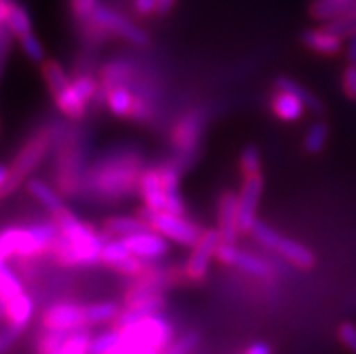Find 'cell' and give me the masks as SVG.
Wrapping results in <instances>:
<instances>
[{"label":"cell","mask_w":356,"mask_h":354,"mask_svg":"<svg viewBox=\"0 0 356 354\" xmlns=\"http://www.w3.org/2000/svg\"><path fill=\"white\" fill-rule=\"evenodd\" d=\"M143 174L141 156L134 150H114L90 166L81 188L98 201H120L140 192Z\"/></svg>","instance_id":"cell-1"},{"label":"cell","mask_w":356,"mask_h":354,"mask_svg":"<svg viewBox=\"0 0 356 354\" xmlns=\"http://www.w3.org/2000/svg\"><path fill=\"white\" fill-rule=\"evenodd\" d=\"M54 223L58 235L54 239L51 253L62 266H92L102 262L105 237L96 234L89 225L80 223L76 216L65 208L56 214Z\"/></svg>","instance_id":"cell-2"},{"label":"cell","mask_w":356,"mask_h":354,"mask_svg":"<svg viewBox=\"0 0 356 354\" xmlns=\"http://www.w3.org/2000/svg\"><path fill=\"white\" fill-rule=\"evenodd\" d=\"M120 329L123 335L122 346L113 354H161L176 340L172 323L159 313Z\"/></svg>","instance_id":"cell-3"},{"label":"cell","mask_w":356,"mask_h":354,"mask_svg":"<svg viewBox=\"0 0 356 354\" xmlns=\"http://www.w3.org/2000/svg\"><path fill=\"white\" fill-rule=\"evenodd\" d=\"M58 235L56 223H42L29 228H8L0 232V250L8 257H29L42 255L51 251L54 239Z\"/></svg>","instance_id":"cell-4"},{"label":"cell","mask_w":356,"mask_h":354,"mask_svg":"<svg viewBox=\"0 0 356 354\" xmlns=\"http://www.w3.org/2000/svg\"><path fill=\"white\" fill-rule=\"evenodd\" d=\"M56 136H58L56 127L47 125L27 139L26 143H24V147L20 148L17 156H15L11 166H9L8 183H6V186L2 188V192H0V198H2V195H8V193H11L13 190H17L27 175L31 174L36 166L40 165L42 159H44V157L47 156V152L51 150V145H53Z\"/></svg>","instance_id":"cell-5"},{"label":"cell","mask_w":356,"mask_h":354,"mask_svg":"<svg viewBox=\"0 0 356 354\" xmlns=\"http://www.w3.org/2000/svg\"><path fill=\"white\" fill-rule=\"evenodd\" d=\"M204 125H207V114L199 108H194L181 118L172 129L170 141L172 147L176 148V157L170 163L179 172H183L194 163L199 143L203 138Z\"/></svg>","instance_id":"cell-6"},{"label":"cell","mask_w":356,"mask_h":354,"mask_svg":"<svg viewBox=\"0 0 356 354\" xmlns=\"http://www.w3.org/2000/svg\"><path fill=\"white\" fill-rule=\"evenodd\" d=\"M141 219L154 232H158L168 241L176 242V244L185 248H194L201 234H203L194 223H190L183 216H177V214H172V211H152L149 208H145L141 211Z\"/></svg>","instance_id":"cell-7"},{"label":"cell","mask_w":356,"mask_h":354,"mask_svg":"<svg viewBox=\"0 0 356 354\" xmlns=\"http://www.w3.org/2000/svg\"><path fill=\"white\" fill-rule=\"evenodd\" d=\"M252 234L253 237L261 242L262 246L277 251L279 255L288 259L289 262L297 266V268L309 269L315 264V255H313L312 251L307 250L304 244H300V242L297 241H291V239L288 237H282L279 232H275V230L271 228V226H268L266 223H262V220H257V223H255Z\"/></svg>","instance_id":"cell-8"},{"label":"cell","mask_w":356,"mask_h":354,"mask_svg":"<svg viewBox=\"0 0 356 354\" xmlns=\"http://www.w3.org/2000/svg\"><path fill=\"white\" fill-rule=\"evenodd\" d=\"M81 161H83L81 145L78 143V139H67L60 147L58 157H56V181L65 195H72L81 188L83 175H86V172L81 170Z\"/></svg>","instance_id":"cell-9"},{"label":"cell","mask_w":356,"mask_h":354,"mask_svg":"<svg viewBox=\"0 0 356 354\" xmlns=\"http://www.w3.org/2000/svg\"><path fill=\"white\" fill-rule=\"evenodd\" d=\"M90 22H95L96 26L104 27L105 31L113 33V35L122 36V38H125V40L132 45L149 44V35H147L141 27L132 24L129 18L123 17L122 13H118L116 9L107 8V6L99 4Z\"/></svg>","instance_id":"cell-10"},{"label":"cell","mask_w":356,"mask_h":354,"mask_svg":"<svg viewBox=\"0 0 356 354\" xmlns=\"http://www.w3.org/2000/svg\"><path fill=\"white\" fill-rule=\"evenodd\" d=\"M219 244H221L219 230H207L201 234L197 244L192 248V253L185 266V277L190 282H203L207 278L210 259L216 257V250Z\"/></svg>","instance_id":"cell-11"},{"label":"cell","mask_w":356,"mask_h":354,"mask_svg":"<svg viewBox=\"0 0 356 354\" xmlns=\"http://www.w3.org/2000/svg\"><path fill=\"white\" fill-rule=\"evenodd\" d=\"M44 329H58V331H76L89 328L86 322V305L74 302H56L42 313Z\"/></svg>","instance_id":"cell-12"},{"label":"cell","mask_w":356,"mask_h":354,"mask_svg":"<svg viewBox=\"0 0 356 354\" xmlns=\"http://www.w3.org/2000/svg\"><path fill=\"white\" fill-rule=\"evenodd\" d=\"M262 188H264V179L262 174L244 175L243 188L239 192V232L241 234H250L257 223V208L261 201Z\"/></svg>","instance_id":"cell-13"},{"label":"cell","mask_w":356,"mask_h":354,"mask_svg":"<svg viewBox=\"0 0 356 354\" xmlns=\"http://www.w3.org/2000/svg\"><path fill=\"white\" fill-rule=\"evenodd\" d=\"M216 259L222 264L235 266V268L243 269L250 275H255V277H270L271 275V266L266 260L253 255V253H248V251L237 250L235 244H230V242L221 241V244L216 250Z\"/></svg>","instance_id":"cell-14"},{"label":"cell","mask_w":356,"mask_h":354,"mask_svg":"<svg viewBox=\"0 0 356 354\" xmlns=\"http://www.w3.org/2000/svg\"><path fill=\"white\" fill-rule=\"evenodd\" d=\"M140 195L145 202V208L152 211H168L167 190L159 174V166L143 170L140 181Z\"/></svg>","instance_id":"cell-15"},{"label":"cell","mask_w":356,"mask_h":354,"mask_svg":"<svg viewBox=\"0 0 356 354\" xmlns=\"http://www.w3.org/2000/svg\"><path fill=\"white\" fill-rule=\"evenodd\" d=\"M123 241L127 242L129 250L132 251V255L140 257L141 260H156L161 259L168 253L167 239L161 234L154 232V230H147L143 234H136L131 237H125Z\"/></svg>","instance_id":"cell-16"},{"label":"cell","mask_w":356,"mask_h":354,"mask_svg":"<svg viewBox=\"0 0 356 354\" xmlns=\"http://www.w3.org/2000/svg\"><path fill=\"white\" fill-rule=\"evenodd\" d=\"M219 234L222 242L235 244L239 232V195L235 192H225L219 199Z\"/></svg>","instance_id":"cell-17"},{"label":"cell","mask_w":356,"mask_h":354,"mask_svg":"<svg viewBox=\"0 0 356 354\" xmlns=\"http://www.w3.org/2000/svg\"><path fill=\"white\" fill-rule=\"evenodd\" d=\"M136 77V67L131 62H123V60H118V62H108L107 65L102 67V86H99L98 96H102V99H107V92L113 87L118 86H131ZM96 96V98H98Z\"/></svg>","instance_id":"cell-18"},{"label":"cell","mask_w":356,"mask_h":354,"mask_svg":"<svg viewBox=\"0 0 356 354\" xmlns=\"http://www.w3.org/2000/svg\"><path fill=\"white\" fill-rule=\"evenodd\" d=\"M302 44L313 53L322 54V56H337L342 51V38L334 33L327 31L325 27L322 29H306L302 33Z\"/></svg>","instance_id":"cell-19"},{"label":"cell","mask_w":356,"mask_h":354,"mask_svg":"<svg viewBox=\"0 0 356 354\" xmlns=\"http://www.w3.org/2000/svg\"><path fill=\"white\" fill-rule=\"evenodd\" d=\"M356 11V0H316L309 8V13L316 20L331 22Z\"/></svg>","instance_id":"cell-20"},{"label":"cell","mask_w":356,"mask_h":354,"mask_svg":"<svg viewBox=\"0 0 356 354\" xmlns=\"http://www.w3.org/2000/svg\"><path fill=\"white\" fill-rule=\"evenodd\" d=\"M271 111L279 120L282 121H297L306 113V105L293 95L284 92V90H275L271 96Z\"/></svg>","instance_id":"cell-21"},{"label":"cell","mask_w":356,"mask_h":354,"mask_svg":"<svg viewBox=\"0 0 356 354\" xmlns=\"http://www.w3.org/2000/svg\"><path fill=\"white\" fill-rule=\"evenodd\" d=\"M33 313H35V305L26 293L18 295L17 298L4 305V314L9 320V325H13L20 331H24L29 325V322L33 320Z\"/></svg>","instance_id":"cell-22"},{"label":"cell","mask_w":356,"mask_h":354,"mask_svg":"<svg viewBox=\"0 0 356 354\" xmlns=\"http://www.w3.org/2000/svg\"><path fill=\"white\" fill-rule=\"evenodd\" d=\"M105 235L108 237L125 239L136 234H143L147 230H152L141 217H111L105 220Z\"/></svg>","instance_id":"cell-23"},{"label":"cell","mask_w":356,"mask_h":354,"mask_svg":"<svg viewBox=\"0 0 356 354\" xmlns=\"http://www.w3.org/2000/svg\"><path fill=\"white\" fill-rule=\"evenodd\" d=\"M27 190H29V193H31L33 198L40 202V204H44L53 216H56V214H60L62 210H65V204H63L62 198H60L58 193L54 192L45 181L35 179V177H33V179L27 181Z\"/></svg>","instance_id":"cell-24"},{"label":"cell","mask_w":356,"mask_h":354,"mask_svg":"<svg viewBox=\"0 0 356 354\" xmlns=\"http://www.w3.org/2000/svg\"><path fill=\"white\" fill-rule=\"evenodd\" d=\"M275 89L277 90H284V92H289V95H293L295 98H298L300 102H302L304 105H306L307 111H312V113L315 114H322L324 113V107H322L321 99L316 98V96H313L312 92L307 89H304L298 81L291 80V78L288 77H280L275 80Z\"/></svg>","instance_id":"cell-25"},{"label":"cell","mask_w":356,"mask_h":354,"mask_svg":"<svg viewBox=\"0 0 356 354\" xmlns=\"http://www.w3.org/2000/svg\"><path fill=\"white\" fill-rule=\"evenodd\" d=\"M136 95L127 86H118L107 92L105 104L111 108V113L118 118H131L132 108H134Z\"/></svg>","instance_id":"cell-26"},{"label":"cell","mask_w":356,"mask_h":354,"mask_svg":"<svg viewBox=\"0 0 356 354\" xmlns=\"http://www.w3.org/2000/svg\"><path fill=\"white\" fill-rule=\"evenodd\" d=\"M24 293V284L8 264L0 266V307Z\"/></svg>","instance_id":"cell-27"},{"label":"cell","mask_w":356,"mask_h":354,"mask_svg":"<svg viewBox=\"0 0 356 354\" xmlns=\"http://www.w3.org/2000/svg\"><path fill=\"white\" fill-rule=\"evenodd\" d=\"M122 313V307L116 302H96L86 305V322L87 325H99V323L116 322Z\"/></svg>","instance_id":"cell-28"},{"label":"cell","mask_w":356,"mask_h":354,"mask_svg":"<svg viewBox=\"0 0 356 354\" xmlns=\"http://www.w3.org/2000/svg\"><path fill=\"white\" fill-rule=\"evenodd\" d=\"M129 257H132V251L129 250L127 242L123 239H111L105 241L104 250H102V262L113 269H120V266L125 262Z\"/></svg>","instance_id":"cell-29"},{"label":"cell","mask_w":356,"mask_h":354,"mask_svg":"<svg viewBox=\"0 0 356 354\" xmlns=\"http://www.w3.org/2000/svg\"><path fill=\"white\" fill-rule=\"evenodd\" d=\"M123 335L122 329L114 325L108 331L99 332L98 337H92L89 354H113L118 347L122 346Z\"/></svg>","instance_id":"cell-30"},{"label":"cell","mask_w":356,"mask_h":354,"mask_svg":"<svg viewBox=\"0 0 356 354\" xmlns=\"http://www.w3.org/2000/svg\"><path fill=\"white\" fill-rule=\"evenodd\" d=\"M42 72H44V80L49 87L51 95H58L60 90H63L65 87L71 86V80L67 78L63 67L60 65L58 62H54V60H47L44 62V67H42Z\"/></svg>","instance_id":"cell-31"},{"label":"cell","mask_w":356,"mask_h":354,"mask_svg":"<svg viewBox=\"0 0 356 354\" xmlns=\"http://www.w3.org/2000/svg\"><path fill=\"white\" fill-rule=\"evenodd\" d=\"M90 341H92V337H90L89 328L76 329L69 335L67 340L63 341V346L54 354H89Z\"/></svg>","instance_id":"cell-32"},{"label":"cell","mask_w":356,"mask_h":354,"mask_svg":"<svg viewBox=\"0 0 356 354\" xmlns=\"http://www.w3.org/2000/svg\"><path fill=\"white\" fill-rule=\"evenodd\" d=\"M327 136H330V129H327V125H325L324 121H315L306 132V138H304V148H306V152H322L325 147V141H327Z\"/></svg>","instance_id":"cell-33"},{"label":"cell","mask_w":356,"mask_h":354,"mask_svg":"<svg viewBox=\"0 0 356 354\" xmlns=\"http://www.w3.org/2000/svg\"><path fill=\"white\" fill-rule=\"evenodd\" d=\"M72 331H58V329H45L38 340V354H54Z\"/></svg>","instance_id":"cell-34"},{"label":"cell","mask_w":356,"mask_h":354,"mask_svg":"<svg viewBox=\"0 0 356 354\" xmlns=\"http://www.w3.org/2000/svg\"><path fill=\"white\" fill-rule=\"evenodd\" d=\"M6 27L11 31V35L20 38V36L27 35V33H31V17H29V13H27L22 6L17 4L13 9V13L9 15V20L6 24Z\"/></svg>","instance_id":"cell-35"},{"label":"cell","mask_w":356,"mask_h":354,"mask_svg":"<svg viewBox=\"0 0 356 354\" xmlns=\"http://www.w3.org/2000/svg\"><path fill=\"white\" fill-rule=\"evenodd\" d=\"M72 87H74L76 95L80 96L86 104H89L90 99H95L96 96H98L99 90L98 81L95 80V77L86 74V72H81V74H78V77L72 80Z\"/></svg>","instance_id":"cell-36"},{"label":"cell","mask_w":356,"mask_h":354,"mask_svg":"<svg viewBox=\"0 0 356 354\" xmlns=\"http://www.w3.org/2000/svg\"><path fill=\"white\" fill-rule=\"evenodd\" d=\"M324 27L340 38H346V36L349 38V36L356 35V11L337 18V20H331V22H325Z\"/></svg>","instance_id":"cell-37"},{"label":"cell","mask_w":356,"mask_h":354,"mask_svg":"<svg viewBox=\"0 0 356 354\" xmlns=\"http://www.w3.org/2000/svg\"><path fill=\"white\" fill-rule=\"evenodd\" d=\"M71 2V13L80 24H89L98 9V0H69Z\"/></svg>","instance_id":"cell-38"},{"label":"cell","mask_w":356,"mask_h":354,"mask_svg":"<svg viewBox=\"0 0 356 354\" xmlns=\"http://www.w3.org/2000/svg\"><path fill=\"white\" fill-rule=\"evenodd\" d=\"M197 344H199V332L190 331L186 332V335H183L181 338H176V340L172 341L170 346L163 351L161 354H190L195 347H197Z\"/></svg>","instance_id":"cell-39"},{"label":"cell","mask_w":356,"mask_h":354,"mask_svg":"<svg viewBox=\"0 0 356 354\" xmlns=\"http://www.w3.org/2000/svg\"><path fill=\"white\" fill-rule=\"evenodd\" d=\"M18 42H20V45H22V51L27 54V58L33 60V62L40 63L44 62L45 58V51H44V45H42V42L36 38L35 35L31 33H27V35L20 36L18 38Z\"/></svg>","instance_id":"cell-40"},{"label":"cell","mask_w":356,"mask_h":354,"mask_svg":"<svg viewBox=\"0 0 356 354\" xmlns=\"http://www.w3.org/2000/svg\"><path fill=\"white\" fill-rule=\"evenodd\" d=\"M241 172L243 175H253L261 172V156L255 147H246L241 154Z\"/></svg>","instance_id":"cell-41"},{"label":"cell","mask_w":356,"mask_h":354,"mask_svg":"<svg viewBox=\"0 0 356 354\" xmlns=\"http://www.w3.org/2000/svg\"><path fill=\"white\" fill-rule=\"evenodd\" d=\"M339 340L342 341L343 347L351 354H356V325L353 322L340 323L339 328Z\"/></svg>","instance_id":"cell-42"},{"label":"cell","mask_w":356,"mask_h":354,"mask_svg":"<svg viewBox=\"0 0 356 354\" xmlns=\"http://www.w3.org/2000/svg\"><path fill=\"white\" fill-rule=\"evenodd\" d=\"M342 87L348 98L356 99V63H349L348 67L343 69Z\"/></svg>","instance_id":"cell-43"},{"label":"cell","mask_w":356,"mask_h":354,"mask_svg":"<svg viewBox=\"0 0 356 354\" xmlns=\"http://www.w3.org/2000/svg\"><path fill=\"white\" fill-rule=\"evenodd\" d=\"M20 335H22L20 329L13 328V325H8V328L2 331V335H0V353H6L8 349H11Z\"/></svg>","instance_id":"cell-44"},{"label":"cell","mask_w":356,"mask_h":354,"mask_svg":"<svg viewBox=\"0 0 356 354\" xmlns=\"http://www.w3.org/2000/svg\"><path fill=\"white\" fill-rule=\"evenodd\" d=\"M134 8L140 15L158 13V0H134Z\"/></svg>","instance_id":"cell-45"},{"label":"cell","mask_w":356,"mask_h":354,"mask_svg":"<svg viewBox=\"0 0 356 354\" xmlns=\"http://www.w3.org/2000/svg\"><path fill=\"white\" fill-rule=\"evenodd\" d=\"M11 31H6L4 38L0 40V72H2V69H4V63H6V58H8V53L9 49H11Z\"/></svg>","instance_id":"cell-46"},{"label":"cell","mask_w":356,"mask_h":354,"mask_svg":"<svg viewBox=\"0 0 356 354\" xmlns=\"http://www.w3.org/2000/svg\"><path fill=\"white\" fill-rule=\"evenodd\" d=\"M17 2L15 0H0V26H6L9 20V15L13 13Z\"/></svg>","instance_id":"cell-47"},{"label":"cell","mask_w":356,"mask_h":354,"mask_svg":"<svg viewBox=\"0 0 356 354\" xmlns=\"http://www.w3.org/2000/svg\"><path fill=\"white\" fill-rule=\"evenodd\" d=\"M243 354H271V347L268 346L266 341H253L246 347Z\"/></svg>","instance_id":"cell-48"},{"label":"cell","mask_w":356,"mask_h":354,"mask_svg":"<svg viewBox=\"0 0 356 354\" xmlns=\"http://www.w3.org/2000/svg\"><path fill=\"white\" fill-rule=\"evenodd\" d=\"M346 56L349 63H356V35L349 36V42L346 45Z\"/></svg>","instance_id":"cell-49"},{"label":"cell","mask_w":356,"mask_h":354,"mask_svg":"<svg viewBox=\"0 0 356 354\" xmlns=\"http://www.w3.org/2000/svg\"><path fill=\"white\" fill-rule=\"evenodd\" d=\"M176 4V0H158V13L167 15L172 8Z\"/></svg>","instance_id":"cell-50"},{"label":"cell","mask_w":356,"mask_h":354,"mask_svg":"<svg viewBox=\"0 0 356 354\" xmlns=\"http://www.w3.org/2000/svg\"><path fill=\"white\" fill-rule=\"evenodd\" d=\"M8 177H9V168L0 165V192H2V188H4L6 183H8Z\"/></svg>","instance_id":"cell-51"},{"label":"cell","mask_w":356,"mask_h":354,"mask_svg":"<svg viewBox=\"0 0 356 354\" xmlns=\"http://www.w3.org/2000/svg\"><path fill=\"white\" fill-rule=\"evenodd\" d=\"M6 31H8V27H6V26H0V40H2V38H4Z\"/></svg>","instance_id":"cell-52"}]
</instances>
